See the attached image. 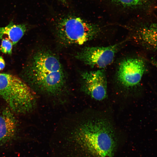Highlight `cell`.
Listing matches in <instances>:
<instances>
[{"instance_id":"1","label":"cell","mask_w":157,"mask_h":157,"mask_svg":"<svg viewBox=\"0 0 157 157\" xmlns=\"http://www.w3.org/2000/svg\"><path fill=\"white\" fill-rule=\"evenodd\" d=\"M73 137L87 157H113L117 144L114 128L107 119L95 118L81 122Z\"/></svg>"},{"instance_id":"2","label":"cell","mask_w":157,"mask_h":157,"mask_svg":"<svg viewBox=\"0 0 157 157\" xmlns=\"http://www.w3.org/2000/svg\"><path fill=\"white\" fill-rule=\"evenodd\" d=\"M26 73L31 83L42 93L55 96L63 91L65 83L63 68L58 58L48 51L35 53Z\"/></svg>"},{"instance_id":"3","label":"cell","mask_w":157,"mask_h":157,"mask_svg":"<svg viewBox=\"0 0 157 157\" xmlns=\"http://www.w3.org/2000/svg\"><path fill=\"white\" fill-rule=\"evenodd\" d=\"M0 96L13 112L24 113L29 112L36 101L33 91L19 77L0 73Z\"/></svg>"},{"instance_id":"4","label":"cell","mask_w":157,"mask_h":157,"mask_svg":"<svg viewBox=\"0 0 157 157\" xmlns=\"http://www.w3.org/2000/svg\"><path fill=\"white\" fill-rule=\"evenodd\" d=\"M58 37L67 44L82 45L98 35L99 29L81 18L68 16L60 20L56 25Z\"/></svg>"},{"instance_id":"5","label":"cell","mask_w":157,"mask_h":157,"mask_svg":"<svg viewBox=\"0 0 157 157\" xmlns=\"http://www.w3.org/2000/svg\"><path fill=\"white\" fill-rule=\"evenodd\" d=\"M120 44L106 47H86L76 56V58L92 67L105 68L113 61Z\"/></svg>"},{"instance_id":"6","label":"cell","mask_w":157,"mask_h":157,"mask_svg":"<svg viewBox=\"0 0 157 157\" xmlns=\"http://www.w3.org/2000/svg\"><path fill=\"white\" fill-rule=\"evenodd\" d=\"M147 70L145 61L141 58L125 59L120 64L117 78L124 87L131 88L138 85Z\"/></svg>"},{"instance_id":"7","label":"cell","mask_w":157,"mask_h":157,"mask_svg":"<svg viewBox=\"0 0 157 157\" xmlns=\"http://www.w3.org/2000/svg\"><path fill=\"white\" fill-rule=\"evenodd\" d=\"M82 89L94 100L101 101L107 97V83L105 72L102 69L86 72L81 74Z\"/></svg>"},{"instance_id":"8","label":"cell","mask_w":157,"mask_h":157,"mask_svg":"<svg viewBox=\"0 0 157 157\" xmlns=\"http://www.w3.org/2000/svg\"><path fill=\"white\" fill-rule=\"evenodd\" d=\"M133 37L144 49L157 53V20H149L138 27Z\"/></svg>"},{"instance_id":"9","label":"cell","mask_w":157,"mask_h":157,"mask_svg":"<svg viewBox=\"0 0 157 157\" xmlns=\"http://www.w3.org/2000/svg\"><path fill=\"white\" fill-rule=\"evenodd\" d=\"M17 123L9 108H6L0 113V150L15 138Z\"/></svg>"},{"instance_id":"10","label":"cell","mask_w":157,"mask_h":157,"mask_svg":"<svg viewBox=\"0 0 157 157\" xmlns=\"http://www.w3.org/2000/svg\"><path fill=\"white\" fill-rule=\"evenodd\" d=\"M27 30L25 24H15L11 21L7 26L0 27V39L7 38L13 45L17 44Z\"/></svg>"},{"instance_id":"11","label":"cell","mask_w":157,"mask_h":157,"mask_svg":"<svg viewBox=\"0 0 157 157\" xmlns=\"http://www.w3.org/2000/svg\"><path fill=\"white\" fill-rule=\"evenodd\" d=\"M0 47V51L3 53L11 54L13 44L7 38L2 39Z\"/></svg>"},{"instance_id":"12","label":"cell","mask_w":157,"mask_h":157,"mask_svg":"<svg viewBox=\"0 0 157 157\" xmlns=\"http://www.w3.org/2000/svg\"><path fill=\"white\" fill-rule=\"evenodd\" d=\"M116 1L124 5L135 6L144 3L149 0H116Z\"/></svg>"},{"instance_id":"13","label":"cell","mask_w":157,"mask_h":157,"mask_svg":"<svg viewBox=\"0 0 157 157\" xmlns=\"http://www.w3.org/2000/svg\"><path fill=\"white\" fill-rule=\"evenodd\" d=\"M5 62L2 56H0V71L3 69L5 67Z\"/></svg>"},{"instance_id":"14","label":"cell","mask_w":157,"mask_h":157,"mask_svg":"<svg viewBox=\"0 0 157 157\" xmlns=\"http://www.w3.org/2000/svg\"><path fill=\"white\" fill-rule=\"evenodd\" d=\"M151 63L157 69V60L152 59L151 61Z\"/></svg>"},{"instance_id":"15","label":"cell","mask_w":157,"mask_h":157,"mask_svg":"<svg viewBox=\"0 0 157 157\" xmlns=\"http://www.w3.org/2000/svg\"><path fill=\"white\" fill-rule=\"evenodd\" d=\"M61 2L64 3H66L67 2V0H59Z\"/></svg>"}]
</instances>
